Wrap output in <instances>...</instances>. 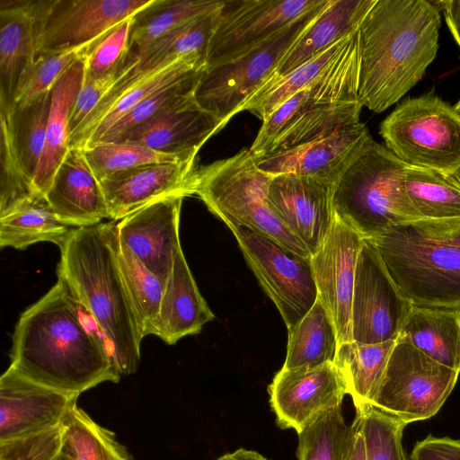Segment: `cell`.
Returning a JSON list of instances; mask_svg holds the SVG:
<instances>
[{
  "label": "cell",
  "instance_id": "6da1fadb",
  "mask_svg": "<svg viewBox=\"0 0 460 460\" xmlns=\"http://www.w3.org/2000/svg\"><path fill=\"white\" fill-rule=\"evenodd\" d=\"M64 281L20 316L13 333L11 365L27 378L80 395L103 382L118 383L107 344Z\"/></svg>",
  "mask_w": 460,
  "mask_h": 460
},
{
  "label": "cell",
  "instance_id": "7a4b0ae2",
  "mask_svg": "<svg viewBox=\"0 0 460 460\" xmlns=\"http://www.w3.org/2000/svg\"><path fill=\"white\" fill-rule=\"evenodd\" d=\"M439 9L428 0H376L357 31L358 95L382 112L424 75L436 58Z\"/></svg>",
  "mask_w": 460,
  "mask_h": 460
},
{
  "label": "cell",
  "instance_id": "3957f363",
  "mask_svg": "<svg viewBox=\"0 0 460 460\" xmlns=\"http://www.w3.org/2000/svg\"><path fill=\"white\" fill-rule=\"evenodd\" d=\"M117 223L72 228L59 247L58 279L104 339L120 376L137 371L145 338L119 263Z\"/></svg>",
  "mask_w": 460,
  "mask_h": 460
},
{
  "label": "cell",
  "instance_id": "277c9868",
  "mask_svg": "<svg viewBox=\"0 0 460 460\" xmlns=\"http://www.w3.org/2000/svg\"><path fill=\"white\" fill-rule=\"evenodd\" d=\"M368 240L413 305L460 310V219L404 223Z\"/></svg>",
  "mask_w": 460,
  "mask_h": 460
},
{
  "label": "cell",
  "instance_id": "5b68a950",
  "mask_svg": "<svg viewBox=\"0 0 460 460\" xmlns=\"http://www.w3.org/2000/svg\"><path fill=\"white\" fill-rule=\"evenodd\" d=\"M357 34L342 58L262 120L254 157L288 149L359 122Z\"/></svg>",
  "mask_w": 460,
  "mask_h": 460
},
{
  "label": "cell",
  "instance_id": "8992f818",
  "mask_svg": "<svg viewBox=\"0 0 460 460\" xmlns=\"http://www.w3.org/2000/svg\"><path fill=\"white\" fill-rule=\"evenodd\" d=\"M407 166L371 138L333 184L336 217L364 239L420 220L403 188Z\"/></svg>",
  "mask_w": 460,
  "mask_h": 460
},
{
  "label": "cell",
  "instance_id": "52a82bcc",
  "mask_svg": "<svg viewBox=\"0 0 460 460\" xmlns=\"http://www.w3.org/2000/svg\"><path fill=\"white\" fill-rule=\"evenodd\" d=\"M270 176L259 170L249 148L198 170L195 194L222 221L261 234L311 258L307 248L279 220L268 204Z\"/></svg>",
  "mask_w": 460,
  "mask_h": 460
},
{
  "label": "cell",
  "instance_id": "ba28073f",
  "mask_svg": "<svg viewBox=\"0 0 460 460\" xmlns=\"http://www.w3.org/2000/svg\"><path fill=\"white\" fill-rule=\"evenodd\" d=\"M380 135L407 165L460 172V119L431 93L402 102L382 121Z\"/></svg>",
  "mask_w": 460,
  "mask_h": 460
},
{
  "label": "cell",
  "instance_id": "9c48e42d",
  "mask_svg": "<svg viewBox=\"0 0 460 460\" xmlns=\"http://www.w3.org/2000/svg\"><path fill=\"white\" fill-rule=\"evenodd\" d=\"M328 0L303 15L243 56L204 67L194 90V100L224 126L274 75L279 62L316 17Z\"/></svg>",
  "mask_w": 460,
  "mask_h": 460
},
{
  "label": "cell",
  "instance_id": "30bf717a",
  "mask_svg": "<svg viewBox=\"0 0 460 460\" xmlns=\"http://www.w3.org/2000/svg\"><path fill=\"white\" fill-rule=\"evenodd\" d=\"M459 374L397 339L369 405L406 426L430 419L446 402Z\"/></svg>",
  "mask_w": 460,
  "mask_h": 460
},
{
  "label": "cell",
  "instance_id": "8fae6325",
  "mask_svg": "<svg viewBox=\"0 0 460 460\" xmlns=\"http://www.w3.org/2000/svg\"><path fill=\"white\" fill-rule=\"evenodd\" d=\"M261 286L288 329L296 325L318 298L311 258L236 223L225 221Z\"/></svg>",
  "mask_w": 460,
  "mask_h": 460
},
{
  "label": "cell",
  "instance_id": "7c38bea8",
  "mask_svg": "<svg viewBox=\"0 0 460 460\" xmlns=\"http://www.w3.org/2000/svg\"><path fill=\"white\" fill-rule=\"evenodd\" d=\"M325 0L223 1L216 17L205 67L235 59L296 19L320 7Z\"/></svg>",
  "mask_w": 460,
  "mask_h": 460
},
{
  "label": "cell",
  "instance_id": "4fadbf2b",
  "mask_svg": "<svg viewBox=\"0 0 460 460\" xmlns=\"http://www.w3.org/2000/svg\"><path fill=\"white\" fill-rule=\"evenodd\" d=\"M412 306L391 278L375 243L364 239L356 266L352 340L363 344L396 341Z\"/></svg>",
  "mask_w": 460,
  "mask_h": 460
},
{
  "label": "cell",
  "instance_id": "5bb4252c",
  "mask_svg": "<svg viewBox=\"0 0 460 460\" xmlns=\"http://www.w3.org/2000/svg\"><path fill=\"white\" fill-rule=\"evenodd\" d=\"M151 0H39L38 50L61 53L92 49Z\"/></svg>",
  "mask_w": 460,
  "mask_h": 460
},
{
  "label": "cell",
  "instance_id": "9a60e30c",
  "mask_svg": "<svg viewBox=\"0 0 460 460\" xmlns=\"http://www.w3.org/2000/svg\"><path fill=\"white\" fill-rule=\"evenodd\" d=\"M270 404L281 429L300 432L318 414L340 407L348 394L334 363L281 368L268 388Z\"/></svg>",
  "mask_w": 460,
  "mask_h": 460
},
{
  "label": "cell",
  "instance_id": "2e32d148",
  "mask_svg": "<svg viewBox=\"0 0 460 460\" xmlns=\"http://www.w3.org/2000/svg\"><path fill=\"white\" fill-rule=\"evenodd\" d=\"M364 238L336 215L311 263L321 300L337 332L339 345L351 341V307L358 252Z\"/></svg>",
  "mask_w": 460,
  "mask_h": 460
},
{
  "label": "cell",
  "instance_id": "e0dca14e",
  "mask_svg": "<svg viewBox=\"0 0 460 460\" xmlns=\"http://www.w3.org/2000/svg\"><path fill=\"white\" fill-rule=\"evenodd\" d=\"M333 184L306 176H270L268 204L279 220L314 254L335 218Z\"/></svg>",
  "mask_w": 460,
  "mask_h": 460
},
{
  "label": "cell",
  "instance_id": "ac0fdd59",
  "mask_svg": "<svg viewBox=\"0 0 460 460\" xmlns=\"http://www.w3.org/2000/svg\"><path fill=\"white\" fill-rule=\"evenodd\" d=\"M78 396L36 383L9 367L0 377V443L60 427Z\"/></svg>",
  "mask_w": 460,
  "mask_h": 460
},
{
  "label": "cell",
  "instance_id": "d6986e66",
  "mask_svg": "<svg viewBox=\"0 0 460 460\" xmlns=\"http://www.w3.org/2000/svg\"><path fill=\"white\" fill-rule=\"evenodd\" d=\"M372 138L358 122L305 144L254 157L259 170L270 176L296 174L334 184Z\"/></svg>",
  "mask_w": 460,
  "mask_h": 460
},
{
  "label": "cell",
  "instance_id": "ffe728a7",
  "mask_svg": "<svg viewBox=\"0 0 460 460\" xmlns=\"http://www.w3.org/2000/svg\"><path fill=\"white\" fill-rule=\"evenodd\" d=\"M196 157L173 163L146 164L100 181L112 221L121 220L158 199L195 194Z\"/></svg>",
  "mask_w": 460,
  "mask_h": 460
},
{
  "label": "cell",
  "instance_id": "44dd1931",
  "mask_svg": "<svg viewBox=\"0 0 460 460\" xmlns=\"http://www.w3.org/2000/svg\"><path fill=\"white\" fill-rule=\"evenodd\" d=\"M183 199L172 196L158 199L117 223L119 243L164 286L181 249L179 225Z\"/></svg>",
  "mask_w": 460,
  "mask_h": 460
},
{
  "label": "cell",
  "instance_id": "7402d4cb",
  "mask_svg": "<svg viewBox=\"0 0 460 460\" xmlns=\"http://www.w3.org/2000/svg\"><path fill=\"white\" fill-rule=\"evenodd\" d=\"M194 96L156 114L126 132L115 142L140 145L170 155H196L214 134L224 128Z\"/></svg>",
  "mask_w": 460,
  "mask_h": 460
},
{
  "label": "cell",
  "instance_id": "603a6c76",
  "mask_svg": "<svg viewBox=\"0 0 460 460\" xmlns=\"http://www.w3.org/2000/svg\"><path fill=\"white\" fill-rule=\"evenodd\" d=\"M39 0H0V112L13 106L17 85L37 56Z\"/></svg>",
  "mask_w": 460,
  "mask_h": 460
},
{
  "label": "cell",
  "instance_id": "cb8c5ba5",
  "mask_svg": "<svg viewBox=\"0 0 460 460\" xmlns=\"http://www.w3.org/2000/svg\"><path fill=\"white\" fill-rule=\"evenodd\" d=\"M45 198L55 215L70 227L94 226L109 218L101 183L80 148H70Z\"/></svg>",
  "mask_w": 460,
  "mask_h": 460
},
{
  "label": "cell",
  "instance_id": "d4e9b609",
  "mask_svg": "<svg viewBox=\"0 0 460 460\" xmlns=\"http://www.w3.org/2000/svg\"><path fill=\"white\" fill-rule=\"evenodd\" d=\"M214 318L181 249L164 288L153 335L172 345L185 336L199 333Z\"/></svg>",
  "mask_w": 460,
  "mask_h": 460
},
{
  "label": "cell",
  "instance_id": "484cf974",
  "mask_svg": "<svg viewBox=\"0 0 460 460\" xmlns=\"http://www.w3.org/2000/svg\"><path fill=\"white\" fill-rule=\"evenodd\" d=\"M375 2L328 0L283 57L270 79L288 74L336 42L356 33Z\"/></svg>",
  "mask_w": 460,
  "mask_h": 460
},
{
  "label": "cell",
  "instance_id": "4316f807",
  "mask_svg": "<svg viewBox=\"0 0 460 460\" xmlns=\"http://www.w3.org/2000/svg\"><path fill=\"white\" fill-rule=\"evenodd\" d=\"M86 52L67 68L51 89L44 149L33 180L35 190L44 197L70 150V112L83 83Z\"/></svg>",
  "mask_w": 460,
  "mask_h": 460
},
{
  "label": "cell",
  "instance_id": "83f0119b",
  "mask_svg": "<svg viewBox=\"0 0 460 460\" xmlns=\"http://www.w3.org/2000/svg\"><path fill=\"white\" fill-rule=\"evenodd\" d=\"M397 339L460 373V310L413 305Z\"/></svg>",
  "mask_w": 460,
  "mask_h": 460
},
{
  "label": "cell",
  "instance_id": "f1b7e54d",
  "mask_svg": "<svg viewBox=\"0 0 460 460\" xmlns=\"http://www.w3.org/2000/svg\"><path fill=\"white\" fill-rule=\"evenodd\" d=\"M459 172L407 166L403 188L420 220L460 219Z\"/></svg>",
  "mask_w": 460,
  "mask_h": 460
},
{
  "label": "cell",
  "instance_id": "f546056e",
  "mask_svg": "<svg viewBox=\"0 0 460 460\" xmlns=\"http://www.w3.org/2000/svg\"><path fill=\"white\" fill-rule=\"evenodd\" d=\"M71 230L55 215L46 198L36 195L0 217V247L24 250L40 242L60 247Z\"/></svg>",
  "mask_w": 460,
  "mask_h": 460
},
{
  "label": "cell",
  "instance_id": "4dcf8cb0",
  "mask_svg": "<svg viewBox=\"0 0 460 460\" xmlns=\"http://www.w3.org/2000/svg\"><path fill=\"white\" fill-rule=\"evenodd\" d=\"M356 33L333 44L288 74L269 80L244 104L248 111L264 120L292 95L308 86L335 65L347 52Z\"/></svg>",
  "mask_w": 460,
  "mask_h": 460
},
{
  "label": "cell",
  "instance_id": "1f68e13d",
  "mask_svg": "<svg viewBox=\"0 0 460 460\" xmlns=\"http://www.w3.org/2000/svg\"><path fill=\"white\" fill-rule=\"evenodd\" d=\"M287 357L283 368L333 363L338 339L332 319L319 298L307 314L288 329Z\"/></svg>",
  "mask_w": 460,
  "mask_h": 460
},
{
  "label": "cell",
  "instance_id": "d6a6232c",
  "mask_svg": "<svg viewBox=\"0 0 460 460\" xmlns=\"http://www.w3.org/2000/svg\"><path fill=\"white\" fill-rule=\"evenodd\" d=\"M395 341L363 344L351 341L338 346L333 363L345 380L356 409L370 404Z\"/></svg>",
  "mask_w": 460,
  "mask_h": 460
},
{
  "label": "cell",
  "instance_id": "836d02e7",
  "mask_svg": "<svg viewBox=\"0 0 460 460\" xmlns=\"http://www.w3.org/2000/svg\"><path fill=\"white\" fill-rule=\"evenodd\" d=\"M223 1L151 0L136 13L129 51L139 57L155 40L171 30L206 13L217 11Z\"/></svg>",
  "mask_w": 460,
  "mask_h": 460
},
{
  "label": "cell",
  "instance_id": "e575fe53",
  "mask_svg": "<svg viewBox=\"0 0 460 460\" xmlns=\"http://www.w3.org/2000/svg\"><path fill=\"white\" fill-rule=\"evenodd\" d=\"M217 11L198 16L159 37L137 57L128 75L148 73L191 54L200 55L206 61Z\"/></svg>",
  "mask_w": 460,
  "mask_h": 460
},
{
  "label": "cell",
  "instance_id": "d590c367",
  "mask_svg": "<svg viewBox=\"0 0 460 460\" xmlns=\"http://www.w3.org/2000/svg\"><path fill=\"white\" fill-rule=\"evenodd\" d=\"M60 429V451L71 460H134L112 431L77 405L70 409Z\"/></svg>",
  "mask_w": 460,
  "mask_h": 460
},
{
  "label": "cell",
  "instance_id": "8d00e7d4",
  "mask_svg": "<svg viewBox=\"0 0 460 460\" xmlns=\"http://www.w3.org/2000/svg\"><path fill=\"white\" fill-rule=\"evenodd\" d=\"M51 102L49 91L30 103L14 105L8 113L0 112L9 128L22 168L32 185L44 149Z\"/></svg>",
  "mask_w": 460,
  "mask_h": 460
},
{
  "label": "cell",
  "instance_id": "74e56055",
  "mask_svg": "<svg viewBox=\"0 0 460 460\" xmlns=\"http://www.w3.org/2000/svg\"><path fill=\"white\" fill-rule=\"evenodd\" d=\"M82 150L99 181L136 167L179 162L197 156L164 154L140 145L125 142H100L87 146Z\"/></svg>",
  "mask_w": 460,
  "mask_h": 460
},
{
  "label": "cell",
  "instance_id": "f35d334b",
  "mask_svg": "<svg viewBox=\"0 0 460 460\" xmlns=\"http://www.w3.org/2000/svg\"><path fill=\"white\" fill-rule=\"evenodd\" d=\"M119 263L139 319L143 336L154 334L165 286L120 243Z\"/></svg>",
  "mask_w": 460,
  "mask_h": 460
},
{
  "label": "cell",
  "instance_id": "ab89813d",
  "mask_svg": "<svg viewBox=\"0 0 460 460\" xmlns=\"http://www.w3.org/2000/svg\"><path fill=\"white\" fill-rule=\"evenodd\" d=\"M350 426L345 423L341 406L314 418L298 435V460H343Z\"/></svg>",
  "mask_w": 460,
  "mask_h": 460
},
{
  "label": "cell",
  "instance_id": "60d3db41",
  "mask_svg": "<svg viewBox=\"0 0 460 460\" xmlns=\"http://www.w3.org/2000/svg\"><path fill=\"white\" fill-rule=\"evenodd\" d=\"M204 67L196 69L148 95L88 146L100 142H115L126 132L156 114L193 97L195 87Z\"/></svg>",
  "mask_w": 460,
  "mask_h": 460
},
{
  "label": "cell",
  "instance_id": "b9f144b4",
  "mask_svg": "<svg viewBox=\"0 0 460 460\" xmlns=\"http://www.w3.org/2000/svg\"><path fill=\"white\" fill-rule=\"evenodd\" d=\"M356 414L361 420L367 460H406L404 423L371 405L356 409Z\"/></svg>",
  "mask_w": 460,
  "mask_h": 460
},
{
  "label": "cell",
  "instance_id": "7bdbcfd3",
  "mask_svg": "<svg viewBox=\"0 0 460 460\" xmlns=\"http://www.w3.org/2000/svg\"><path fill=\"white\" fill-rule=\"evenodd\" d=\"M89 49L37 54L17 85L13 106L30 103L51 91L67 68Z\"/></svg>",
  "mask_w": 460,
  "mask_h": 460
},
{
  "label": "cell",
  "instance_id": "ee69618b",
  "mask_svg": "<svg viewBox=\"0 0 460 460\" xmlns=\"http://www.w3.org/2000/svg\"><path fill=\"white\" fill-rule=\"evenodd\" d=\"M0 217L23 200L39 194L25 175L16 155L9 128L1 117ZM42 196V195H41Z\"/></svg>",
  "mask_w": 460,
  "mask_h": 460
},
{
  "label": "cell",
  "instance_id": "f6af8a7d",
  "mask_svg": "<svg viewBox=\"0 0 460 460\" xmlns=\"http://www.w3.org/2000/svg\"><path fill=\"white\" fill-rule=\"evenodd\" d=\"M133 16L122 21L86 52L85 76L101 77L126 61L129 51Z\"/></svg>",
  "mask_w": 460,
  "mask_h": 460
},
{
  "label": "cell",
  "instance_id": "bcb514c9",
  "mask_svg": "<svg viewBox=\"0 0 460 460\" xmlns=\"http://www.w3.org/2000/svg\"><path fill=\"white\" fill-rule=\"evenodd\" d=\"M138 61L137 57L128 51L126 61L113 71L101 77L84 75L83 83L70 112V136L99 104L113 84Z\"/></svg>",
  "mask_w": 460,
  "mask_h": 460
},
{
  "label": "cell",
  "instance_id": "7dc6e473",
  "mask_svg": "<svg viewBox=\"0 0 460 460\" xmlns=\"http://www.w3.org/2000/svg\"><path fill=\"white\" fill-rule=\"evenodd\" d=\"M60 427L0 443V460H52L60 451Z\"/></svg>",
  "mask_w": 460,
  "mask_h": 460
},
{
  "label": "cell",
  "instance_id": "c3c4849f",
  "mask_svg": "<svg viewBox=\"0 0 460 460\" xmlns=\"http://www.w3.org/2000/svg\"><path fill=\"white\" fill-rule=\"evenodd\" d=\"M407 460H460V440L429 435L415 443Z\"/></svg>",
  "mask_w": 460,
  "mask_h": 460
},
{
  "label": "cell",
  "instance_id": "681fc988",
  "mask_svg": "<svg viewBox=\"0 0 460 460\" xmlns=\"http://www.w3.org/2000/svg\"><path fill=\"white\" fill-rule=\"evenodd\" d=\"M343 460H367L361 420L358 414H356L350 425V434L348 438Z\"/></svg>",
  "mask_w": 460,
  "mask_h": 460
},
{
  "label": "cell",
  "instance_id": "f907efd6",
  "mask_svg": "<svg viewBox=\"0 0 460 460\" xmlns=\"http://www.w3.org/2000/svg\"><path fill=\"white\" fill-rule=\"evenodd\" d=\"M443 10L449 31L460 47V0L434 1Z\"/></svg>",
  "mask_w": 460,
  "mask_h": 460
},
{
  "label": "cell",
  "instance_id": "816d5d0a",
  "mask_svg": "<svg viewBox=\"0 0 460 460\" xmlns=\"http://www.w3.org/2000/svg\"><path fill=\"white\" fill-rule=\"evenodd\" d=\"M52 460H71L66 454L59 451Z\"/></svg>",
  "mask_w": 460,
  "mask_h": 460
},
{
  "label": "cell",
  "instance_id": "f5cc1de1",
  "mask_svg": "<svg viewBox=\"0 0 460 460\" xmlns=\"http://www.w3.org/2000/svg\"><path fill=\"white\" fill-rule=\"evenodd\" d=\"M453 110L456 112V114L458 116V118L460 119V99L456 103V105L453 107Z\"/></svg>",
  "mask_w": 460,
  "mask_h": 460
},
{
  "label": "cell",
  "instance_id": "db71d44e",
  "mask_svg": "<svg viewBox=\"0 0 460 460\" xmlns=\"http://www.w3.org/2000/svg\"><path fill=\"white\" fill-rule=\"evenodd\" d=\"M406 460H407V458H406Z\"/></svg>",
  "mask_w": 460,
  "mask_h": 460
}]
</instances>
